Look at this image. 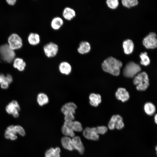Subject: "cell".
<instances>
[{
    "label": "cell",
    "mask_w": 157,
    "mask_h": 157,
    "mask_svg": "<svg viewBox=\"0 0 157 157\" xmlns=\"http://www.w3.org/2000/svg\"><path fill=\"white\" fill-rule=\"evenodd\" d=\"M144 109L146 114L149 116L154 115L156 110L154 105L151 102H147L145 104Z\"/></svg>",
    "instance_id": "obj_25"
},
{
    "label": "cell",
    "mask_w": 157,
    "mask_h": 157,
    "mask_svg": "<svg viewBox=\"0 0 157 157\" xmlns=\"http://www.w3.org/2000/svg\"><path fill=\"white\" fill-rule=\"evenodd\" d=\"M6 81L9 84H10L13 81V78L11 75L7 74L6 75Z\"/></svg>",
    "instance_id": "obj_35"
},
{
    "label": "cell",
    "mask_w": 157,
    "mask_h": 157,
    "mask_svg": "<svg viewBox=\"0 0 157 157\" xmlns=\"http://www.w3.org/2000/svg\"><path fill=\"white\" fill-rule=\"evenodd\" d=\"M154 121L155 123L157 125V113L154 116Z\"/></svg>",
    "instance_id": "obj_39"
},
{
    "label": "cell",
    "mask_w": 157,
    "mask_h": 157,
    "mask_svg": "<svg viewBox=\"0 0 157 157\" xmlns=\"http://www.w3.org/2000/svg\"><path fill=\"white\" fill-rule=\"evenodd\" d=\"M43 50L45 56L48 58L55 56L58 51V45L54 42H50L44 45Z\"/></svg>",
    "instance_id": "obj_6"
},
{
    "label": "cell",
    "mask_w": 157,
    "mask_h": 157,
    "mask_svg": "<svg viewBox=\"0 0 157 157\" xmlns=\"http://www.w3.org/2000/svg\"><path fill=\"white\" fill-rule=\"evenodd\" d=\"M6 110L8 114L12 115L14 117L16 118L19 116L20 108L18 102L13 100L6 106Z\"/></svg>",
    "instance_id": "obj_7"
},
{
    "label": "cell",
    "mask_w": 157,
    "mask_h": 157,
    "mask_svg": "<svg viewBox=\"0 0 157 157\" xmlns=\"http://www.w3.org/2000/svg\"><path fill=\"white\" fill-rule=\"evenodd\" d=\"M28 40L29 43L33 46L39 44L40 41L39 35L35 33H31L28 36Z\"/></svg>",
    "instance_id": "obj_19"
},
{
    "label": "cell",
    "mask_w": 157,
    "mask_h": 157,
    "mask_svg": "<svg viewBox=\"0 0 157 157\" xmlns=\"http://www.w3.org/2000/svg\"><path fill=\"white\" fill-rule=\"evenodd\" d=\"M117 98L123 102L127 101L129 98L128 92L124 88H118L115 93Z\"/></svg>",
    "instance_id": "obj_12"
},
{
    "label": "cell",
    "mask_w": 157,
    "mask_h": 157,
    "mask_svg": "<svg viewBox=\"0 0 157 157\" xmlns=\"http://www.w3.org/2000/svg\"><path fill=\"white\" fill-rule=\"evenodd\" d=\"M36 100L39 105L40 106H43L47 104L49 101L48 95L43 92L39 93L37 97Z\"/></svg>",
    "instance_id": "obj_16"
},
{
    "label": "cell",
    "mask_w": 157,
    "mask_h": 157,
    "mask_svg": "<svg viewBox=\"0 0 157 157\" xmlns=\"http://www.w3.org/2000/svg\"><path fill=\"white\" fill-rule=\"evenodd\" d=\"M64 122L74 131L80 132L83 131V129L81 123L77 121Z\"/></svg>",
    "instance_id": "obj_20"
},
{
    "label": "cell",
    "mask_w": 157,
    "mask_h": 157,
    "mask_svg": "<svg viewBox=\"0 0 157 157\" xmlns=\"http://www.w3.org/2000/svg\"><path fill=\"white\" fill-rule=\"evenodd\" d=\"M60 149L59 147L51 148L45 153L44 157H60Z\"/></svg>",
    "instance_id": "obj_23"
},
{
    "label": "cell",
    "mask_w": 157,
    "mask_h": 157,
    "mask_svg": "<svg viewBox=\"0 0 157 157\" xmlns=\"http://www.w3.org/2000/svg\"><path fill=\"white\" fill-rule=\"evenodd\" d=\"M5 81H7L6 76L2 73L0 74V85Z\"/></svg>",
    "instance_id": "obj_37"
},
{
    "label": "cell",
    "mask_w": 157,
    "mask_h": 157,
    "mask_svg": "<svg viewBox=\"0 0 157 157\" xmlns=\"http://www.w3.org/2000/svg\"><path fill=\"white\" fill-rule=\"evenodd\" d=\"M0 54L3 60L8 63H11L15 56L14 50L11 49L7 44L0 46Z\"/></svg>",
    "instance_id": "obj_5"
},
{
    "label": "cell",
    "mask_w": 157,
    "mask_h": 157,
    "mask_svg": "<svg viewBox=\"0 0 157 157\" xmlns=\"http://www.w3.org/2000/svg\"><path fill=\"white\" fill-rule=\"evenodd\" d=\"M141 68L139 65L133 61L128 63L124 67L123 72L125 77L132 78L140 72Z\"/></svg>",
    "instance_id": "obj_4"
},
{
    "label": "cell",
    "mask_w": 157,
    "mask_h": 157,
    "mask_svg": "<svg viewBox=\"0 0 157 157\" xmlns=\"http://www.w3.org/2000/svg\"><path fill=\"white\" fill-rule=\"evenodd\" d=\"M143 44L147 49H154L157 47L156 34L154 32L150 33L143 40Z\"/></svg>",
    "instance_id": "obj_8"
},
{
    "label": "cell",
    "mask_w": 157,
    "mask_h": 157,
    "mask_svg": "<svg viewBox=\"0 0 157 157\" xmlns=\"http://www.w3.org/2000/svg\"><path fill=\"white\" fill-rule=\"evenodd\" d=\"M77 108L76 104L72 102H67L63 105L61 111L64 116L65 122H69L74 120Z\"/></svg>",
    "instance_id": "obj_2"
},
{
    "label": "cell",
    "mask_w": 157,
    "mask_h": 157,
    "mask_svg": "<svg viewBox=\"0 0 157 157\" xmlns=\"http://www.w3.org/2000/svg\"><path fill=\"white\" fill-rule=\"evenodd\" d=\"M61 131L65 136L72 138L75 136L74 132L65 122L62 126Z\"/></svg>",
    "instance_id": "obj_26"
},
{
    "label": "cell",
    "mask_w": 157,
    "mask_h": 157,
    "mask_svg": "<svg viewBox=\"0 0 157 157\" xmlns=\"http://www.w3.org/2000/svg\"><path fill=\"white\" fill-rule=\"evenodd\" d=\"M123 5L125 7L130 8L138 4V1L137 0H122Z\"/></svg>",
    "instance_id": "obj_28"
},
{
    "label": "cell",
    "mask_w": 157,
    "mask_h": 157,
    "mask_svg": "<svg viewBox=\"0 0 157 157\" xmlns=\"http://www.w3.org/2000/svg\"><path fill=\"white\" fill-rule=\"evenodd\" d=\"M13 66L19 71L22 72L24 70L26 66V63L22 58H17L14 60Z\"/></svg>",
    "instance_id": "obj_22"
},
{
    "label": "cell",
    "mask_w": 157,
    "mask_h": 157,
    "mask_svg": "<svg viewBox=\"0 0 157 157\" xmlns=\"http://www.w3.org/2000/svg\"><path fill=\"white\" fill-rule=\"evenodd\" d=\"M58 69L61 74L68 75L71 73L72 68L71 64L69 63L64 61L60 63L58 66Z\"/></svg>",
    "instance_id": "obj_10"
},
{
    "label": "cell",
    "mask_w": 157,
    "mask_h": 157,
    "mask_svg": "<svg viewBox=\"0 0 157 157\" xmlns=\"http://www.w3.org/2000/svg\"><path fill=\"white\" fill-rule=\"evenodd\" d=\"M99 139V136L96 131V127L91 128L90 140L96 141Z\"/></svg>",
    "instance_id": "obj_29"
},
{
    "label": "cell",
    "mask_w": 157,
    "mask_h": 157,
    "mask_svg": "<svg viewBox=\"0 0 157 157\" xmlns=\"http://www.w3.org/2000/svg\"><path fill=\"white\" fill-rule=\"evenodd\" d=\"M6 1L8 4L13 5L16 3V0H7Z\"/></svg>",
    "instance_id": "obj_38"
},
{
    "label": "cell",
    "mask_w": 157,
    "mask_h": 157,
    "mask_svg": "<svg viewBox=\"0 0 157 157\" xmlns=\"http://www.w3.org/2000/svg\"><path fill=\"white\" fill-rule=\"evenodd\" d=\"M106 3L108 6L111 9H115L118 6L119 1L118 0H108Z\"/></svg>",
    "instance_id": "obj_30"
},
{
    "label": "cell",
    "mask_w": 157,
    "mask_h": 157,
    "mask_svg": "<svg viewBox=\"0 0 157 157\" xmlns=\"http://www.w3.org/2000/svg\"><path fill=\"white\" fill-rule=\"evenodd\" d=\"M96 130L97 133L101 134H104L107 131V128L105 126H100L96 127Z\"/></svg>",
    "instance_id": "obj_32"
},
{
    "label": "cell",
    "mask_w": 157,
    "mask_h": 157,
    "mask_svg": "<svg viewBox=\"0 0 157 157\" xmlns=\"http://www.w3.org/2000/svg\"><path fill=\"white\" fill-rule=\"evenodd\" d=\"M17 134L14 129V126L11 125L7 128L5 131L4 136L7 139L14 140L17 138Z\"/></svg>",
    "instance_id": "obj_13"
},
{
    "label": "cell",
    "mask_w": 157,
    "mask_h": 157,
    "mask_svg": "<svg viewBox=\"0 0 157 157\" xmlns=\"http://www.w3.org/2000/svg\"><path fill=\"white\" fill-rule=\"evenodd\" d=\"M76 13L75 10L69 7H65L63 9L62 15L65 19L70 21L73 19L76 16Z\"/></svg>",
    "instance_id": "obj_14"
},
{
    "label": "cell",
    "mask_w": 157,
    "mask_h": 157,
    "mask_svg": "<svg viewBox=\"0 0 157 157\" xmlns=\"http://www.w3.org/2000/svg\"><path fill=\"white\" fill-rule=\"evenodd\" d=\"M90 49L91 47L89 43L87 42L83 41L79 43L77 50L79 53L83 54L89 52Z\"/></svg>",
    "instance_id": "obj_18"
},
{
    "label": "cell",
    "mask_w": 157,
    "mask_h": 157,
    "mask_svg": "<svg viewBox=\"0 0 157 157\" xmlns=\"http://www.w3.org/2000/svg\"><path fill=\"white\" fill-rule=\"evenodd\" d=\"M133 83L136 85L137 89L139 91L146 90L149 85V80L147 74L145 72H140L133 79Z\"/></svg>",
    "instance_id": "obj_3"
},
{
    "label": "cell",
    "mask_w": 157,
    "mask_h": 157,
    "mask_svg": "<svg viewBox=\"0 0 157 157\" xmlns=\"http://www.w3.org/2000/svg\"><path fill=\"white\" fill-rule=\"evenodd\" d=\"M155 150L156 152V154L157 156V144L155 147Z\"/></svg>",
    "instance_id": "obj_40"
},
{
    "label": "cell",
    "mask_w": 157,
    "mask_h": 157,
    "mask_svg": "<svg viewBox=\"0 0 157 157\" xmlns=\"http://www.w3.org/2000/svg\"><path fill=\"white\" fill-rule=\"evenodd\" d=\"M91 128L87 127L86 128L83 132V136L87 139L90 140V133Z\"/></svg>",
    "instance_id": "obj_33"
},
{
    "label": "cell",
    "mask_w": 157,
    "mask_h": 157,
    "mask_svg": "<svg viewBox=\"0 0 157 157\" xmlns=\"http://www.w3.org/2000/svg\"><path fill=\"white\" fill-rule=\"evenodd\" d=\"M123 47L125 53L129 54L131 53L133 51L134 44L131 40L127 39L123 42Z\"/></svg>",
    "instance_id": "obj_21"
},
{
    "label": "cell",
    "mask_w": 157,
    "mask_h": 157,
    "mask_svg": "<svg viewBox=\"0 0 157 157\" xmlns=\"http://www.w3.org/2000/svg\"><path fill=\"white\" fill-rule=\"evenodd\" d=\"M90 103L93 106H97L101 101V96L98 94H91L89 97Z\"/></svg>",
    "instance_id": "obj_24"
},
{
    "label": "cell",
    "mask_w": 157,
    "mask_h": 157,
    "mask_svg": "<svg viewBox=\"0 0 157 157\" xmlns=\"http://www.w3.org/2000/svg\"><path fill=\"white\" fill-rule=\"evenodd\" d=\"M61 143L63 147L69 151L74 149L72 139L68 136H64L61 139Z\"/></svg>",
    "instance_id": "obj_15"
},
{
    "label": "cell",
    "mask_w": 157,
    "mask_h": 157,
    "mask_svg": "<svg viewBox=\"0 0 157 157\" xmlns=\"http://www.w3.org/2000/svg\"><path fill=\"white\" fill-rule=\"evenodd\" d=\"M14 129L17 133L23 136L25 135V132L24 129L21 126L19 125L14 126Z\"/></svg>",
    "instance_id": "obj_31"
},
{
    "label": "cell",
    "mask_w": 157,
    "mask_h": 157,
    "mask_svg": "<svg viewBox=\"0 0 157 157\" xmlns=\"http://www.w3.org/2000/svg\"><path fill=\"white\" fill-rule=\"evenodd\" d=\"M108 128L111 130H113L115 128V122L110 119L108 124Z\"/></svg>",
    "instance_id": "obj_34"
},
{
    "label": "cell",
    "mask_w": 157,
    "mask_h": 157,
    "mask_svg": "<svg viewBox=\"0 0 157 157\" xmlns=\"http://www.w3.org/2000/svg\"><path fill=\"white\" fill-rule=\"evenodd\" d=\"M10 48L14 50L20 48L22 46V40L21 38L16 34L11 35L8 39Z\"/></svg>",
    "instance_id": "obj_9"
},
{
    "label": "cell",
    "mask_w": 157,
    "mask_h": 157,
    "mask_svg": "<svg viewBox=\"0 0 157 157\" xmlns=\"http://www.w3.org/2000/svg\"><path fill=\"white\" fill-rule=\"evenodd\" d=\"M9 84L7 81H5L0 85L1 88L4 89H7L8 88Z\"/></svg>",
    "instance_id": "obj_36"
},
{
    "label": "cell",
    "mask_w": 157,
    "mask_h": 157,
    "mask_svg": "<svg viewBox=\"0 0 157 157\" xmlns=\"http://www.w3.org/2000/svg\"><path fill=\"white\" fill-rule=\"evenodd\" d=\"M74 149L77 150L79 154H83L84 151V147L80 137L74 136L72 138Z\"/></svg>",
    "instance_id": "obj_11"
},
{
    "label": "cell",
    "mask_w": 157,
    "mask_h": 157,
    "mask_svg": "<svg viewBox=\"0 0 157 157\" xmlns=\"http://www.w3.org/2000/svg\"><path fill=\"white\" fill-rule=\"evenodd\" d=\"M122 66L121 61L112 57L107 58L102 64V68L104 71L115 76L119 75Z\"/></svg>",
    "instance_id": "obj_1"
},
{
    "label": "cell",
    "mask_w": 157,
    "mask_h": 157,
    "mask_svg": "<svg viewBox=\"0 0 157 157\" xmlns=\"http://www.w3.org/2000/svg\"><path fill=\"white\" fill-rule=\"evenodd\" d=\"M140 57L141 59L140 63L141 65L145 66L149 65L150 63V60L147 52L141 53Z\"/></svg>",
    "instance_id": "obj_27"
},
{
    "label": "cell",
    "mask_w": 157,
    "mask_h": 157,
    "mask_svg": "<svg viewBox=\"0 0 157 157\" xmlns=\"http://www.w3.org/2000/svg\"><path fill=\"white\" fill-rule=\"evenodd\" d=\"M63 24L64 21L63 19L61 17L57 16L54 17L52 19L51 26L53 29L57 30L61 28Z\"/></svg>",
    "instance_id": "obj_17"
}]
</instances>
